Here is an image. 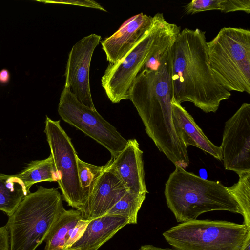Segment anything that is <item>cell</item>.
I'll use <instances>...</instances> for the list:
<instances>
[{"label": "cell", "instance_id": "1", "mask_svg": "<svg viewBox=\"0 0 250 250\" xmlns=\"http://www.w3.org/2000/svg\"><path fill=\"white\" fill-rule=\"evenodd\" d=\"M172 98L178 104L190 102L205 113H215L230 92L217 80L210 68L205 32L181 30L172 46Z\"/></svg>", "mask_w": 250, "mask_h": 250}, {"label": "cell", "instance_id": "2", "mask_svg": "<svg viewBox=\"0 0 250 250\" xmlns=\"http://www.w3.org/2000/svg\"><path fill=\"white\" fill-rule=\"evenodd\" d=\"M172 46L156 61L146 64L129 91V99L141 118L146 133L159 149L171 148L181 141L172 114Z\"/></svg>", "mask_w": 250, "mask_h": 250}, {"label": "cell", "instance_id": "3", "mask_svg": "<svg viewBox=\"0 0 250 250\" xmlns=\"http://www.w3.org/2000/svg\"><path fill=\"white\" fill-rule=\"evenodd\" d=\"M167 206L178 222L197 219L201 214L223 210L242 214L239 204L219 181H210L176 167L166 183Z\"/></svg>", "mask_w": 250, "mask_h": 250}, {"label": "cell", "instance_id": "4", "mask_svg": "<svg viewBox=\"0 0 250 250\" xmlns=\"http://www.w3.org/2000/svg\"><path fill=\"white\" fill-rule=\"evenodd\" d=\"M181 27L167 22L163 13L152 17L150 26L137 43L120 61L108 64L101 84L112 103L129 99L130 88L148 59L158 50L173 44Z\"/></svg>", "mask_w": 250, "mask_h": 250}, {"label": "cell", "instance_id": "5", "mask_svg": "<svg viewBox=\"0 0 250 250\" xmlns=\"http://www.w3.org/2000/svg\"><path fill=\"white\" fill-rule=\"evenodd\" d=\"M65 208L62 196L55 188L42 186L30 193L9 216L10 250H35L45 241Z\"/></svg>", "mask_w": 250, "mask_h": 250}, {"label": "cell", "instance_id": "6", "mask_svg": "<svg viewBox=\"0 0 250 250\" xmlns=\"http://www.w3.org/2000/svg\"><path fill=\"white\" fill-rule=\"evenodd\" d=\"M209 65L228 91L250 94V31L223 27L207 42Z\"/></svg>", "mask_w": 250, "mask_h": 250}, {"label": "cell", "instance_id": "7", "mask_svg": "<svg viewBox=\"0 0 250 250\" xmlns=\"http://www.w3.org/2000/svg\"><path fill=\"white\" fill-rule=\"evenodd\" d=\"M250 235L244 224L208 219L182 222L163 233L176 250H240Z\"/></svg>", "mask_w": 250, "mask_h": 250}, {"label": "cell", "instance_id": "8", "mask_svg": "<svg viewBox=\"0 0 250 250\" xmlns=\"http://www.w3.org/2000/svg\"><path fill=\"white\" fill-rule=\"evenodd\" d=\"M58 112L65 122L80 130L117 156L127 144L116 128L97 111L79 101L68 88L64 87Z\"/></svg>", "mask_w": 250, "mask_h": 250}, {"label": "cell", "instance_id": "9", "mask_svg": "<svg viewBox=\"0 0 250 250\" xmlns=\"http://www.w3.org/2000/svg\"><path fill=\"white\" fill-rule=\"evenodd\" d=\"M44 130L58 174V181L63 199L68 205L80 210L84 200L78 176V155L71 138L60 125L46 117Z\"/></svg>", "mask_w": 250, "mask_h": 250}, {"label": "cell", "instance_id": "10", "mask_svg": "<svg viewBox=\"0 0 250 250\" xmlns=\"http://www.w3.org/2000/svg\"><path fill=\"white\" fill-rule=\"evenodd\" d=\"M226 170L250 172V104L244 103L225 123L220 146Z\"/></svg>", "mask_w": 250, "mask_h": 250}, {"label": "cell", "instance_id": "11", "mask_svg": "<svg viewBox=\"0 0 250 250\" xmlns=\"http://www.w3.org/2000/svg\"><path fill=\"white\" fill-rule=\"evenodd\" d=\"M101 40V36L91 34L77 42L69 53L64 74V87L84 105L93 110L96 108L90 87V66L93 52Z\"/></svg>", "mask_w": 250, "mask_h": 250}, {"label": "cell", "instance_id": "12", "mask_svg": "<svg viewBox=\"0 0 250 250\" xmlns=\"http://www.w3.org/2000/svg\"><path fill=\"white\" fill-rule=\"evenodd\" d=\"M127 190L106 163L104 170L97 180L86 202L80 210L81 219L90 221L104 215Z\"/></svg>", "mask_w": 250, "mask_h": 250}, {"label": "cell", "instance_id": "13", "mask_svg": "<svg viewBox=\"0 0 250 250\" xmlns=\"http://www.w3.org/2000/svg\"><path fill=\"white\" fill-rule=\"evenodd\" d=\"M143 154L137 140L129 139L123 150L107 164L128 190L146 194L148 191L145 183Z\"/></svg>", "mask_w": 250, "mask_h": 250}, {"label": "cell", "instance_id": "14", "mask_svg": "<svg viewBox=\"0 0 250 250\" xmlns=\"http://www.w3.org/2000/svg\"><path fill=\"white\" fill-rule=\"evenodd\" d=\"M152 17L143 13L125 21L113 34L102 41L106 60L114 64L121 60L143 37L151 23Z\"/></svg>", "mask_w": 250, "mask_h": 250}, {"label": "cell", "instance_id": "15", "mask_svg": "<svg viewBox=\"0 0 250 250\" xmlns=\"http://www.w3.org/2000/svg\"><path fill=\"white\" fill-rule=\"evenodd\" d=\"M173 122L177 134L188 147L191 145L208 153L215 159L222 160L220 146L209 140L197 125L192 116L181 104L171 101Z\"/></svg>", "mask_w": 250, "mask_h": 250}, {"label": "cell", "instance_id": "16", "mask_svg": "<svg viewBox=\"0 0 250 250\" xmlns=\"http://www.w3.org/2000/svg\"><path fill=\"white\" fill-rule=\"evenodd\" d=\"M127 224L126 219L117 215H105L91 220L83 235L69 249L98 250Z\"/></svg>", "mask_w": 250, "mask_h": 250}, {"label": "cell", "instance_id": "17", "mask_svg": "<svg viewBox=\"0 0 250 250\" xmlns=\"http://www.w3.org/2000/svg\"><path fill=\"white\" fill-rule=\"evenodd\" d=\"M30 193V190L16 174L0 173V210L8 216Z\"/></svg>", "mask_w": 250, "mask_h": 250}, {"label": "cell", "instance_id": "18", "mask_svg": "<svg viewBox=\"0 0 250 250\" xmlns=\"http://www.w3.org/2000/svg\"><path fill=\"white\" fill-rule=\"evenodd\" d=\"M81 218L80 210L64 209L45 240L46 244L44 250H62L68 232Z\"/></svg>", "mask_w": 250, "mask_h": 250}, {"label": "cell", "instance_id": "19", "mask_svg": "<svg viewBox=\"0 0 250 250\" xmlns=\"http://www.w3.org/2000/svg\"><path fill=\"white\" fill-rule=\"evenodd\" d=\"M16 175L30 190L34 184L44 181L58 182L59 176L51 155L43 160L32 161Z\"/></svg>", "mask_w": 250, "mask_h": 250}, {"label": "cell", "instance_id": "20", "mask_svg": "<svg viewBox=\"0 0 250 250\" xmlns=\"http://www.w3.org/2000/svg\"><path fill=\"white\" fill-rule=\"evenodd\" d=\"M146 195L127 190L105 215L120 216L126 219L128 224H136L137 223L138 213L146 198Z\"/></svg>", "mask_w": 250, "mask_h": 250}, {"label": "cell", "instance_id": "21", "mask_svg": "<svg viewBox=\"0 0 250 250\" xmlns=\"http://www.w3.org/2000/svg\"><path fill=\"white\" fill-rule=\"evenodd\" d=\"M238 176V182L227 189L239 205L244 224L250 228V172Z\"/></svg>", "mask_w": 250, "mask_h": 250}, {"label": "cell", "instance_id": "22", "mask_svg": "<svg viewBox=\"0 0 250 250\" xmlns=\"http://www.w3.org/2000/svg\"><path fill=\"white\" fill-rule=\"evenodd\" d=\"M77 167L80 184L83 191L85 204L97 180L104 170L105 165L101 166H96L84 162L78 157Z\"/></svg>", "mask_w": 250, "mask_h": 250}, {"label": "cell", "instance_id": "23", "mask_svg": "<svg viewBox=\"0 0 250 250\" xmlns=\"http://www.w3.org/2000/svg\"><path fill=\"white\" fill-rule=\"evenodd\" d=\"M221 0H192L185 7V11L188 14L199 12L221 10Z\"/></svg>", "mask_w": 250, "mask_h": 250}, {"label": "cell", "instance_id": "24", "mask_svg": "<svg viewBox=\"0 0 250 250\" xmlns=\"http://www.w3.org/2000/svg\"><path fill=\"white\" fill-rule=\"evenodd\" d=\"M220 11L224 13L241 11L249 14L250 12V0H221Z\"/></svg>", "mask_w": 250, "mask_h": 250}, {"label": "cell", "instance_id": "25", "mask_svg": "<svg viewBox=\"0 0 250 250\" xmlns=\"http://www.w3.org/2000/svg\"><path fill=\"white\" fill-rule=\"evenodd\" d=\"M89 221L81 219L67 235L63 250L69 249L83 235Z\"/></svg>", "mask_w": 250, "mask_h": 250}, {"label": "cell", "instance_id": "26", "mask_svg": "<svg viewBox=\"0 0 250 250\" xmlns=\"http://www.w3.org/2000/svg\"><path fill=\"white\" fill-rule=\"evenodd\" d=\"M45 3L72 5L98 9L107 12L100 4L94 0H42Z\"/></svg>", "mask_w": 250, "mask_h": 250}, {"label": "cell", "instance_id": "27", "mask_svg": "<svg viewBox=\"0 0 250 250\" xmlns=\"http://www.w3.org/2000/svg\"><path fill=\"white\" fill-rule=\"evenodd\" d=\"M0 250H10L9 235L6 225L0 227Z\"/></svg>", "mask_w": 250, "mask_h": 250}, {"label": "cell", "instance_id": "28", "mask_svg": "<svg viewBox=\"0 0 250 250\" xmlns=\"http://www.w3.org/2000/svg\"><path fill=\"white\" fill-rule=\"evenodd\" d=\"M138 250H176L170 248H162L152 245L146 244L140 247Z\"/></svg>", "mask_w": 250, "mask_h": 250}, {"label": "cell", "instance_id": "29", "mask_svg": "<svg viewBox=\"0 0 250 250\" xmlns=\"http://www.w3.org/2000/svg\"><path fill=\"white\" fill-rule=\"evenodd\" d=\"M10 75L9 71L6 69H3L0 71V83L6 84L9 82Z\"/></svg>", "mask_w": 250, "mask_h": 250}, {"label": "cell", "instance_id": "30", "mask_svg": "<svg viewBox=\"0 0 250 250\" xmlns=\"http://www.w3.org/2000/svg\"><path fill=\"white\" fill-rule=\"evenodd\" d=\"M240 250H250V235L247 238Z\"/></svg>", "mask_w": 250, "mask_h": 250}, {"label": "cell", "instance_id": "31", "mask_svg": "<svg viewBox=\"0 0 250 250\" xmlns=\"http://www.w3.org/2000/svg\"><path fill=\"white\" fill-rule=\"evenodd\" d=\"M63 250H74L72 249H68Z\"/></svg>", "mask_w": 250, "mask_h": 250}]
</instances>
